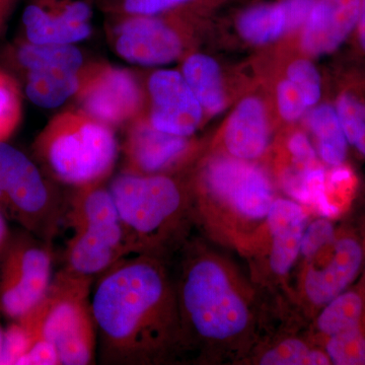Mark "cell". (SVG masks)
<instances>
[{"mask_svg": "<svg viewBox=\"0 0 365 365\" xmlns=\"http://www.w3.org/2000/svg\"><path fill=\"white\" fill-rule=\"evenodd\" d=\"M357 34H359V44L365 51V0H360V11L357 21Z\"/></svg>", "mask_w": 365, "mask_h": 365, "instance_id": "e575fe53", "label": "cell"}, {"mask_svg": "<svg viewBox=\"0 0 365 365\" xmlns=\"http://www.w3.org/2000/svg\"><path fill=\"white\" fill-rule=\"evenodd\" d=\"M144 115L158 130L193 136L205 124L202 107L179 69L151 72L145 83Z\"/></svg>", "mask_w": 365, "mask_h": 365, "instance_id": "9a60e30c", "label": "cell"}, {"mask_svg": "<svg viewBox=\"0 0 365 365\" xmlns=\"http://www.w3.org/2000/svg\"><path fill=\"white\" fill-rule=\"evenodd\" d=\"M335 109L348 143L354 145L365 125V103L354 93L346 91L338 97Z\"/></svg>", "mask_w": 365, "mask_h": 365, "instance_id": "f1b7e54d", "label": "cell"}, {"mask_svg": "<svg viewBox=\"0 0 365 365\" xmlns=\"http://www.w3.org/2000/svg\"><path fill=\"white\" fill-rule=\"evenodd\" d=\"M1 314V313H0ZM4 328L1 325V321H0V356H1L2 344H4Z\"/></svg>", "mask_w": 365, "mask_h": 365, "instance_id": "8d00e7d4", "label": "cell"}, {"mask_svg": "<svg viewBox=\"0 0 365 365\" xmlns=\"http://www.w3.org/2000/svg\"><path fill=\"white\" fill-rule=\"evenodd\" d=\"M63 223L72 230L62 267L69 272L95 279L130 256L108 182L73 189Z\"/></svg>", "mask_w": 365, "mask_h": 365, "instance_id": "277c9868", "label": "cell"}, {"mask_svg": "<svg viewBox=\"0 0 365 365\" xmlns=\"http://www.w3.org/2000/svg\"><path fill=\"white\" fill-rule=\"evenodd\" d=\"M267 216L273 237L271 268L276 274L284 275L299 256L307 215L294 201L277 199L273 201Z\"/></svg>", "mask_w": 365, "mask_h": 365, "instance_id": "ffe728a7", "label": "cell"}, {"mask_svg": "<svg viewBox=\"0 0 365 365\" xmlns=\"http://www.w3.org/2000/svg\"><path fill=\"white\" fill-rule=\"evenodd\" d=\"M11 220L7 217L6 212L0 207V262L6 255L11 239H13L14 232L11 230Z\"/></svg>", "mask_w": 365, "mask_h": 365, "instance_id": "d6a6232c", "label": "cell"}, {"mask_svg": "<svg viewBox=\"0 0 365 365\" xmlns=\"http://www.w3.org/2000/svg\"><path fill=\"white\" fill-rule=\"evenodd\" d=\"M232 0H102L109 14L189 13L213 18Z\"/></svg>", "mask_w": 365, "mask_h": 365, "instance_id": "603a6c76", "label": "cell"}, {"mask_svg": "<svg viewBox=\"0 0 365 365\" xmlns=\"http://www.w3.org/2000/svg\"><path fill=\"white\" fill-rule=\"evenodd\" d=\"M276 124L267 86L256 76L218 130L215 145L223 150L218 153L247 162L258 160L267 150Z\"/></svg>", "mask_w": 365, "mask_h": 365, "instance_id": "4fadbf2b", "label": "cell"}, {"mask_svg": "<svg viewBox=\"0 0 365 365\" xmlns=\"http://www.w3.org/2000/svg\"><path fill=\"white\" fill-rule=\"evenodd\" d=\"M90 0H28L21 16L24 38L36 44H66L90 37Z\"/></svg>", "mask_w": 365, "mask_h": 365, "instance_id": "2e32d148", "label": "cell"}, {"mask_svg": "<svg viewBox=\"0 0 365 365\" xmlns=\"http://www.w3.org/2000/svg\"><path fill=\"white\" fill-rule=\"evenodd\" d=\"M19 0H0V31L6 26Z\"/></svg>", "mask_w": 365, "mask_h": 365, "instance_id": "836d02e7", "label": "cell"}, {"mask_svg": "<svg viewBox=\"0 0 365 365\" xmlns=\"http://www.w3.org/2000/svg\"><path fill=\"white\" fill-rule=\"evenodd\" d=\"M285 191L295 200L313 206L319 215L333 217L338 215V208L329 200L327 194V174L321 165L307 172H297L292 168L284 170L282 175Z\"/></svg>", "mask_w": 365, "mask_h": 365, "instance_id": "cb8c5ba5", "label": "cell"}, {"mask_svg": "<svg viewBox=\"0 0 365 365\" xmlns=\"http://www.w3.org/2000/svg\"><path fill=\"white\" fill-rule=\"evenodd\" d=\"M180 302L185 323L197 337L220 341L244 331L248 311L220 264L209 257L190 261L182 276Z\"/></svg>", "mask_w": 365, "mask_h": 365, "instance_id": "ba28073f", "label": "cell"}, {"mask_svg": "<svg viewBox=\"0 0 365 365\" xmlns=\"http://www.w3.org/2000/svg\"><path fill=\"white\" fill-rule=\"evenodd\" d=\"M93 280L62 268L42 299V337L54 346L60 365L97 361V329L91 307Z\"/></svg>", "mask_w": 365, "mask_h": 365, "instance_id": "52a82bcc", "label": "cell"}, {"mask_svg": "<svg viewBox=\"0 0 365 365\" xmlns=\"http://www.w3.org/2000/svg\"><path fill=\"white\" fill-rule=\"evenodd\" d=\"M307 130L313 134L319 158L326 165H342L347 150L346 138L335 107L328 103H319L304 116Z\"/></svg>", "mask_w": 365, "mask_h": 365, "instance_id": "7402d4cb", "label": "cell"}, {"mask_svg": "<svg viewBox=\"0 0 365 365\" xmlns=\"http://www.w3.org/2000/svg\"><path fill=\"white\" fill-rule=\"evenodd\" d=\"M123 227L129 255L155 257L176 232L189 190L174 175L136 176L121 172L108 182Z\"/></svg>", "mask_w": 365, "mask_h": 365, "instance_id": "3957f363", "label": "cell"}, {"mask_svg": "<svg viewBox=\"0 0 365 365\" xmlns=\"http://www.w3.org/2000/svg\"><path fill=\"white\" fill-rule=\"evenodd\" d=\"M7 60L20 74L26 97L45 109L59 107L74 97L86 64L74 45L36 44L25 39L7 51Z\"/></svg>", "mask_w": 365, "mask_h": 365, "instance_id": "9c48e42d", "label": "cell"}, {"mask_svg": "<svg viewBox=\"0 0 365 365\" xmlns=\"http://www.w3.org/2000/svg\"><path fill=\"white\" fill-rule=\"evenodd\" d=\"M212 19L189 13L110 14L106 32L121 58L138 66H165L200 49L212 32Z\"/></svg>", "mask_w": 365, "mask_h": 365, "instance_id": "5b68a950", "label": "cell"}, {"mask_svg": "<svg viewBox=\"0 0 365 365\" xmlns=\"http://www.w3.org/2000/svg\"><path fill=\"white\" fill-rule=\"evenodd\" d=\"M327 351L335 364L365 365V339L357 328L332 336Z\"/></svg>", "mask_w": 365, "mask_h": 365, "instance_id": "83f0119b", "label": "cell"}, {"mask_svg": "<svg viewBox=\"0 0 365 365\" xmlns=\"http://www.w3.org/2000/svg\"><path fill=\"white\" fill-rule=\"evenodd\" d=\"M281 2L287 11L289 24V39L285 43H289L294 39L306 23L314 0H281Z\"/></svg>", "mask_w": 365, "mask_h": 365, "instance_id": "1f68e13d", "label": "cell"}, {"mask_svg": "<svg viewBox=\"0 0 365 365\" xmlns=\"http://www.w3.org/2000/svg\"><path fill=\"white\" fill-rule=\"evenodd\" d=\"M334 237L332 225L325 220L312 223L302 235L300 252L304 256H314L322 247L329 244Z\"/></svg>", "mask_w": 365, "mask_h": 365, "instance_id": "4dcf8cb0", "label": "cell"}, {"mask_svg": "<svg viewBox=\"0 0 365 365\" xmlns=\"http://www.w3.org/2000/svg\"><path fill=\"white\" fill-rule=\"evenodd\" d=\"M263 365H319L330 364L323 352L311 350L299 340L283 341L262 357Z\"/></svg>", "mask_w": 365, "mask_h": 365, "instance_id": "4316f807", "label": "cell"}, {"mask_svg": "<svg viewBox=\"0 0 365 365\" xmlns=\"http://www.w3.org/2000/svg\"><path fill=\"white\" fill-rule=\"evenodd\" d=\"M179 71L200 103L206 121L232 107L254 79L235 78L220 59L201 48L180 62Z\"/></svg>", "mask_w": 365, "mask_h": 365, "instance_id": "e0dca14e", "label": "cell"}, {"mask_svg": "<svg viewBox=\"0 0 365 365\" xmlns=\"http://www.w3.org/2000/svg\"><path fill=\"white\" fill-rule=\"evenodd\" d=\"M197 150L193 137L158 130L143 114L128 125L121 172L136 176L173 175L188 165Z\"/></svg>", "mask_w": 365, "mask_h": 365, "instance_id": "5bb4252c", "label": "cell"}, {"mask_svg": "<svg viewBox=\"0 0 365 365\" xmlns=\"http://www.w3.org/2000/svg\"><path fill=\"white\" fill-rule=\"evenodd\" d=\"M53 244L21 228L0 262V313L20 319L44 299L53 281Z\"/></svg>", "mask_w": 365, "mask_h": 365, "instance_id": "8fae6325", "label": "cell"}, {"mask_svg": "<svg viewBox=\"0 0 365 365\" xmlns=\"http://www.w3.org/2000/svg\"><path fill=\"white\" fill-rule=\"evenodd\" d=\"M289 128L287 139V148L292 165L289 168L297 172L304 173L319 165L316 148L311 143L306 131L299 128L297 125L287 126Z\"/></svg>", "mask_w": 365, "mask_h": 365, "instance_id": "f546056e", "label": "cell"}, {"mask_svg": "<svg viewBox=\"0 0 365 365\" xmlns=\"http://www.w3.org/2000/svg\"><path fill=\"white\" fill-rule=\"evenodd\" d=\"M232 29L240 43L258 49H269L289 39L287 14L281 0L244 7L235 14Z\"/></svg>", "mask_w": 365, "mask_h": 365, "instance_id": "d6986e66", "label": "cell"}, {"mask_svg": "<svg viewBox=\"0 0 365 365\" xmlns=\"http://www.w3.org/2000/svg\"><path fill=\"white\" fill-rule=\"evenodd\" d=\"M354 145L356 146L357 150H359L362 155H365V125L361 132H360L359 137H357Z\"/></svg>", "mask_w": 365, "mask_h": 365, "instance_id": "d590c367", "label": "cell"}, {"mask_svg": "<svg viewBox=\"0 0 365 365\" xmlns=\"http://www.w3.org/2000/svg\"><path fill=\"white\" fill-rule=\"evenodd\" d=\"M23 118V88L16 76L0 69V141H7Z\"/></svg>", "mask_w": 365, "mask_h": 365, "instance_id": "484cf974", "label": "cell"}, {"mask_svg": "<svg viewBox=\"0 0 365 365\" xmlns=\"http://www.w3.org/2000/svg\"><path fill=\"white\" fill-rule=\"evenodd\" d=\"M360 0H314L306 23L292 45L311 58L337 50L356 28Z\"/></svg>", "mask_w": 365, "mask_h": 365, "instance_id": "ac0fdd59", "label": "cell"}, {"mask_svg": "<svg viewBox=\"0 0 365 365\" xmlns=\"http://www.w3.org/2000/svg\"><path fill=\"white\" fill-rule=\"evenodd\" d=\"M91 307L102 364H158L176 341L178 299L155 257H125L98 276Z\"/></svg>", "mask_w": 365, "mask_h": 365, "instance_id": "6da1fadb", "label": "cell"}, {"mask_svg": "<svg viewBox=\"0 0 365 365\" xmlns=\"http://www.w3.org/2000/svg\"><path fill=\"white\" fill-rule=\"evenodd\" d=\"M361 258V249L356 242L349 239L338 242L332 261L327 267L307 271L304 290L309 300L324 304L338 297L356 275Z\"/></svg>", "mask_w": 365, "mask_h": 365, "instance_id": "44dd1931", "label": "cell"}, {"mask_svg": "<svg viewBox=\"0 0 365 365\" xmlns=\"http://www.w3.org/2000/svg\"><path fill=\"white\" fill-rule=\"evenodd\" d=\"M362 311V302L356 294L338 295L319 317L318 326L322 332L332 336L357 328Z\"/></svg>", "mask_w": 365, "mask_h": 365, "instance_id": "d4e9b609", "label": "cell"}, {"mask_svg": "<svg viewBox=\"0 0 365 365\" xmlns=\"http://www.w3.org/2000/svg\"><path fill=\"white\" fill-rule=\"evenodd\" d=\"M66 206V201L26 153L0 141V207L11 222L53 244Z\"/></svg>", "mask_w": 365, "mask_h": 365, "instance_id": "8992f818", "label": "cell"}, {"mask_svg": "<svg viewBox=\"0 0 365 365\" xmlns=\"http://www.w3.org/2000/svg\"><path fill=\"white\" fill-rule=\"evenodd\" d=\"M192 191L199 204H227L250 220L267 216L273 202L270 180L262 168L218 151L199 163Z\"/></svg>", "mask_w": 365, "mask_h": 365, "instance_id": "30bf717a", "label": "cell"}, {"mask_svg": "<svg viewBox=\"0 0 365 365\" xmlns=\"http://www.w3.org/2000/svg\"><path fill=\"white\" fill-rule=\"evenodd\" d=\"M33 151L51 179L76 189L107 182L119 146L114 128L78 108L50 119L36 137Z\"/></svg>", "mask_w": 365, "mask_h": 365, "instance_id": "7a4b0ae2", "label": "cell"}, {"mask_svg": "<svg viewBox=\"0 0 365 365\" xmlns=\"http://www.w3.org/2000/svg\"><path fill=\"white\" fill-rule=\"evenodd\" d=\"M73 98L78 109L114 129L143 116L148 101L135 73L104 62L85 64Z\"/></svg>", "mask_w": 365, "mask_h": 365, "instance_id": "7c38bea8", "label": "cell"}]
</instances>
